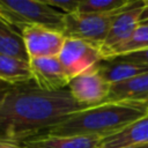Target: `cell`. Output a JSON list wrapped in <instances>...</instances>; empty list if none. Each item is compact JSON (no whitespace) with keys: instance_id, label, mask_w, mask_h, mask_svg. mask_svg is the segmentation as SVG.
Masks as SVG:
<instances>
[{"instance_id":"1","label":"cell","mask_w":148,"mask_h":148,"mask_svg":"<svg viewBox=\"0 0 148 148\" xmlns=\"http://www.w3.org/2000/svg\"><path fill=\"white\" fill-rule=\"evenodd\" d=\"M82 109L68 89L46 91L34 82L15 86L0 104V141L22 146Z\"/></svg>"},{"instance_id":"2","label":"cell","mask_w":148,"mask_h":148,"mask_svg":"<svg viewBox=\"0 0 148 148\" xmlns=\"http://www.w3.org/2000/svg\"><path fill=\"white\" fill-rule=\"evenodd\" d=\"M147 113L148 104L146 102H105L68 114L40 135H98L105 138Z\"/></svg>"},{"instance_id":"3","label":"cell","mask_w":148,"mask_h":148,"mask_svg":"<svg viewBox=\"0 0 148 148\" xmlns=\"http://www.w3.org/2000/svg\"><path fill=\"white\" fill-rule=\"evenodd\" d=\"M65 14L45 1L0 0V18L21 34L29 25H44L62 32Z\"/></svg>"},{"instance_id":"4","label":"cell","mask_w":148,"mask_h":148,"mask_svg":"<svg viewBox=\"0 0 148 148\" xmlns=\"http://www.w3.org/2000/svg\"><path fill=\"white\" fill-rule=\"evenodd\" d=\"M116 14L118 13L91 14L76 12L73 14H65L62 34L67 38H77L102 46Z\"/></svg>"},{"instance_id":"5","label":"cell","mask_w":148,"mask_h":148,"mask_svg":"<svg viewBox=\"0 0 148 148\" xmlns=\"http://www.w3.org/2000/svg\"><path fill=\"white\" fill-rule=\"evenodd\" d=\"M58 58L71 79L96 67L104 60L101 46L82 39L67 37Z\"/></svg>"},{"instance_id":"6","label":"cell","mask_w":148,"mask_h":148,"mask_svg":"<svg viewBox=\"0 0 148 148\" xmlns=\"http://www.w3.org/2000/svg\"><path fill=\"white\" fill-rule=\"evenodd\" d=\"M143 5L145 0L134 1L130 7L113 16L106 38L101 46L104 60L108 59L116 49L127 42L135 32L140 25V15Z\"/></svg>"},{"instance_id":"7","label":"cell","mask_w":148,"mask_h":148,"mask_svg":"<svg viewBox=\"0 0 148 148\" xmlns=\"http://www.w3.org/2000/svg\"><path fill=\"white\" fill-rule=\"evenodd\" d=\"M21 36L29 60L58 57L66 39L61 31L44 25L25 27L21 30Z\"/></svg>"},{"instance_id":"8","label":"cell","mask_w":148,"mask_h":148,"mask_svg":"<svg viewBox=\"0 0 148 148\" xmlns=\"http://www.w3.org/2000/svg\"><path fill=\"white\" fill-rule=\"evenodd\" d=\"M111 84L108 83L94 67L75 77L68 84V90L73 98L82 106H95L108 101Z\"/></svg>"},{"instance_id":"9","label":"cell","mask_w":148,"mask_h":148,"mask_svg":"<svg viewBox=\"0 0 148 148\" xmlns=\"http://www.w3.org/2000/svg\"><path fill=\"white\" fill-rule=\"evenodd\" d=\"M32 82L46 91H59L68 87L71 77L58 57L35 58L29 60Z\"/></svg>"},{"instance_id":"10","label":"cell","mask_w":148,"mask_h":148,"mask_svg":"<svg viewBox=\"0 0 148 148\" xmlns=\"http://www.w3.org/2000/svg\"><path fill=\"white\" fill-rule=\"evenodd\" d=\"M103 138L98 135H38L22 146L27 148H99Z\"/></svg>"},{"instance_id":"11","label":"cell","mask_w":148,"mask_h":148,"mask_svg":"<svg viewBox=\"0 0 148 148\" xmlns=\"http://www.w3.org/2000/svg\"><path fill=\"white\" fill-rule=\"evenodd\" d=\"M141 143H148V113L119 132L103 138L99 148H123Z\"/></svg>"},{"instance_id":"12","label":"cell","mask_w":148,"mask_h":148,"mask_svg":"<svg viewBox=\"0 0 148 148\" xmlns=\"http://www.w3.org/2000/svg\"><path fill=\"white\" fill-rule=\"evenodd\" d=\"M96 67L101 76L111 86L148 72V65L118 59L103 60Z\"/></svg>"},{"instance_id":"13","label":"cell","mask_w":148,"mask_h":148,"mask_svg":"<svg viewBox=\"0 0 148 148\" xmlns=\"http://www.w3.org/2000/svg\"><path fill=\"white\" fill-rule=\"evenodd\" d=\"M118 101H148V72L139 74L130 80L111 86L106 102Z\"/></svg>"},{"instance_id":"14","label":"cell","mask_w":148,"mask_h":148,"mask_svg":"<svg viewBox=\"0 0 148 148\" xmlns=\"http://www.w3.org/2000/svg\"><path fill=\"white\" fill-rule=\"evenodd\" d=\"M0 80L12 86L31 83L32 75L29 61L0 53Z\"/></svg>"},{"instance_id":"15","label":"cell","mask_w":148,"mask_h":148,"mask_svg":"<svg viewBox=\"0 0 148 148\" xmlns=\"http://www.w3.org/2000/svg\"><path fill=\"white\" fill-rule=\"evenodd\" d=\"M0 53L29 61L21 34L0 18Z\"/></svg>"},{"instance_id":"16","label":"cell","mask_w":148,"mask_h":148,"mask_svg":"<svg viewBox=\"0 0 148 148\" xmlns=\"http://www.w3.org/2000/svg\"><path fill=\"white\" fill-rule=\"evenodd\" d=\"M130 0H80L79 12L91 14H114L130 7Z\"/></svg>"},{"instance_id":"17","label":"cell","mask_w":148,"mask_h":148,"mask_svg":"<svg viewBox=\"0 0 148 148\" xmlns=\"http://www.w3.org/2000/svg\"><path fill=\"white\" fill-rule=\"evenodd\" d=\"M143 50H148V24H140L135 30V32L132 35V37L127 42H125L121 46L116 49L108 59H112L117 56L143 51Z\"/></svg>"},{"instance_id":"18","label":"cell","mask_w":148,"mask_h":148,"mask_svg":"<svg viewBox=\"0 0 148 148\" xmlns=\"http://www.w3.org/2000/svg\"><path fill=\"white\" fill-rule=\"evenodd\" d=\"M45 2L64 14H73L79 12L80 0H45Z\"/></svg>"},{"instance_id":"19","label":"cell","mask_w":148,"mask_h":148,"mask_svg":"<svg viewBox=\"0 0 148 148\" xmlns=\"http://www.w3.org/2000/svg\"><path fill=\"white\" fill-rule=\"evenodd\" d=\"M112 59H118V60H125V61H132V62L148 65V50H143V51H138V52H132V53H127V54L117 56V57H114Z\"/></svg>"},{"instance_id":"20","label":"cell","mask_w":148,"mask_h":148,"mask_svg":"<svg viewBox=\"0 0 148 148\" xmlns=\"http://www.w3.org/2000/svg\"><path fill=\"white\" fill-rule=\"evenodd\" d=\"M14 87L15 86H12V84H9V83L0 80V104L3 102V99L6 98V96L13 90Z\"/></svg>"},{"instance_id":"21","label":"cell","mask_w":148,"mask_h":148,"mask_svg":"<svg viewBox=\"0 0 148 148\" xmlns=\"http://www.w3.org/2000/svg\"><path fill=\"white\" fill-rule=\"evenodd\" d=\"M140 24H148V0H145V5L140 15Z\"/></svg>"},{"instance_id":"22","label":"cell","mask_w":148,"mask_h":148,"mask_svg":"<svg viewBox=\"0 0 148 148\" xmlns=\"http://www.w3.org/2000/svg\"><path fill=\"white\" fill-rule=\"evenodd\" d=\"M0 148H22V146H17V145H14V143L0 141Z\"/></svg>"},{"instance_id":"23","label":"cell","mask_w":148,"mask_h":148,"mask_svg":"<svg viewBox=\"0 0 148 148\" xmlns=\"http://www.w3.org/2000/svg\"><path fill=\"white\" fill-rule=\"evenodd\" d=\"M123 148H148V143H141V145H134V146H127Z\"/></svg>"},{"instance_id":"24","label":"cell","mask_w":148,"mask_h":148,"mask_svg":"<svg viewBox=\"0 0 148 148\" xmlns=\"http://www.w3.org/2000/svg\"><path fill=\"white\" fill-rule=\"evenodd\" d=\"M22 148H27V147H23V146H22Z\"/></svg>"},{"instance_id":"25","label":"cell","mask_w":148,"mask_h":148,"mask_svg":"<svg viewBox=\"0 0 148 148\" xmlns=\"http://www.w3.org/2000/svg\"><path fill=\"white\" fill-rule=\"evenodd\" d=\"M146 103H147V104H148V101H147V102H146Z\"/></svg>"}]
</instances>
